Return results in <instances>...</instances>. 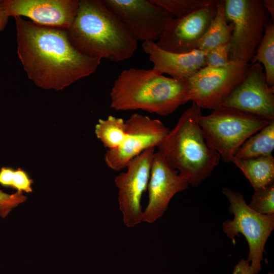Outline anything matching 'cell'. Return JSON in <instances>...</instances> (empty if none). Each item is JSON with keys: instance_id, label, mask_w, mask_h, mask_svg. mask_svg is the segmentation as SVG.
<instances>
[{"instance_id": "cell-1", "label": "cell", "mask_w": 274, "mask_h": 274, "mask_svg": "<svg viewBox=\"0 0 274 274\" xmlns=\"http://www.w3.org/2000/svg\"><path fill=\"white\" fill-rule=\"evenodd\" d=\"M14 18L18 56L38 87L62 90L93 74L100 64L101 59L86 56L72 45L66 29Z\"/></svg>"}, {"instance_id": "cell-2", "label": "cell", "mask_w": 274, "mask_h": 274, "mask_svg": "<svg viewBox=\"0 0 274 274\" xmlns=\"http://www.w3.org/2000/svg\"><path fill=\"white\" fill-rule=\"evenodd\" d=\"M72 45L83 54L120 62L137 48L135 39L102 0H80L76 16L66 29Z\"/></svg>"}, {"instance_id": "cell-3", "label": "cell", "mask_w": 274, "mask_h": 274, "mask_svg": "<svg viewBox=\"0 0 274 274\" xmlns=\"http://www.w3.org/2000/svg\"><path fill=\"white\" fill-rule=\"evenodd\" d=\"M110 98L111 107L116 111L141 110L160 116L170 114L191 100L188 80L133 67L118 76Z\"/></svg>"}, {"instance_id": "cell-4", "label": "cell", "mask_w": 274, "mask_h": 274, "mask_svg": "<svg viewBox=\"0 0 274 274\" xmlns=\"http://www.w3.org/2000/svg\"><path fill=\"white\" fill-rule=\"evenodd\" d=\"M201 116L200 108L192 102L157 147L168 165L192 187L210 176L221 158L206 142L199 124Z\"/></svg>"}, {"instance_id": "cell-5", "label": "cell", "mask_w": 274, "mask_h": 274, "mask_svg": "<svg viewBox=\"0 0 274 274\" xmlns=\"http://www.w3.org/2000/svg\"><path fill=\"white\" fill-rule=\"evenodd\" d=\"M273 120L236 109L220 107L199 124L208 145L216 151L225 163L231 162L243 143Z\"/></svg>"}, {"instance_id": "cell-6", "label": "cell", "mask_w": 274, "mask_h": 274, "mask_svg": "<svg viewBox=\"0 0 274 274\" xmlns=\"http://www.w3.org/2000/svg\"><path fill=\"white\" fill-rule=\"evenodd\" d=\"M222 192L230 203L229 212L232 220L223 222V231L235 244V237L242 234L246 239L249 251L246 259L253 274L261 270V261L266 243L274 229V214L264 215L256 212L246 203L243 195L229 188Z\"/></svg>"}, {"instance_id": "cell-7", "label": "cell", "mask_w": 274, "mask_h": 274, "mask_svg": "<svg viewBox=\"0 0 274 274\" xmlns=\"http://www.w3.org/2000/svg\"><path fill=\"white\" fill-rule=\"evenodd\" d=\"M225 15L234 28L229 60L249 63L259 45L270 15L262 0H225Z\"/></svg>"}, {"instance_id": "cell-8", "label": "cell", "mask_w": 274, "mask_h": 274, "mask_svg": "<svg viewBox=\"0 0 274 274\" xmlns=\"http://www.w3.org/2000/svg\"><path fill=\"white\" fill-rule=\"evenodd\" d=\"M249 63L230 61L219 67L205 66L188 80L191 100L200 109L220 107L243 80Z\"/></svg>"}, {"instance_id": "cell-9", "label": "cell", "mask_w": 274, "mask_h": 274, "mask_svg": "<svg viewBox=\"0 0 274 274\" xmlns=\"http://www.w3.org/2000/svg\"><path fill=\"white\" fill-rule=\"evenodd\" d=\"M155 153L154 148L146 150L131 160L125 168L126 170L115 179L119 208L127 227H133L143 222L141 200L148 188Z\"/></svg>"}, {"instance_id": "cell-10", "label": "cell", "mask_w": 274, "mask_h": 274, "mask_svg": "<svg viewBox=\"0 0 274 274\" xmlns=\"http://www.w3.org/2000/svg\"><path fill=\"white\" fill-rule=\"evenodd\" d=\"M138 41L156 43L174 17L151 0H102Z\"/></svg>"}, {"instance_id": "cell-11", "label": "cell", "mask_w": 274, "mask_h": 274, "mask_svg": "<svg viewBox=\"0 0 274 274\" xmlns=\"http://www.w3.org/2000/svg\"><path fill=\"white\" fill-rule=\"evenodd\" d=\"M125 122V140L118 148L108 150L105 155L107 165L115 171L125 168L131 160L146 150L157 148L170 130L159 120L137 113Z\"/></svg>"}, {"instance_id": "cell-12", "label": "cell", "mask_w": 274, "mask_h": 274, "mask_svg": "<svg viewBox=\"0 0 274 274\" xmlns=\"http://www.w3.org/2000/svg\"><path fill=\"white\" fill-rule=\"evenodd\" d=\"M221 107L274 120V88L267 85L262 64L249 63L243 80Z\"/></svg>"}, {"instance_id": "cell-13", "label": "cell", "mask_w": 274, "mask_h": 274, "mask_svg": "<svg viewBox=\"0 0 274 274\" xmlns=\"http://www.w3.org/2000/svg\"><path fill=\"white\" fill-rule=\"evenodd\" d=\"M187 180L170 167L163 157L155 152L148 185V201L143 211V222L154 223L166 211L172 198L188 187Z\"/></svg>"}, {"instance_id": "cell-14", "label": "cell", "mask_w": 274, "mask_h": 274, "mask_svg": "<svg viewBox=\"0 0 274 274\" xmlns=\"http://www.w3.org/2000/svg\"><path fill=\"white\" fill-rule=\"evenodd\" d=\"M217 4L186 16L174 18L155 44L164 51L176 53L197 49L199 41L216 14Z\"/></svg>"}, {"instance_id": "cell-15", "label": "cell", "mask_w": 274, "mask_h": 274, "mask_svg": "<svg viewBox=\"0 0 274 274\" xmlns=\"http://www.w3.org/2000/svg\"><path fill=\"white\" fill-rule=\"evenodd\" d=\"M9 17H25L40 25L67 29L77 12L78 0H4Z\"/></svg>"}, {"instance_id": "cell-16", "label": "cell", "mask_w": 274, "mask_h": 274, "mask_svg": "<svg viewBox=\"0 0 274 274\" xmlns=\"http://www.w3.org/2000/svg\"><path fill=\"white\" fill-rule=\"evenodd\" d=\"M142 48L153 63L152 70L172 78L188 80L205 67V52L198 49L185 53L164 51L154 42H145Z\"/></svg>"}, {"instance_id": "cell-17", "label": "cell", "mask_w": 274, "mask_h": 274, "mask_svg": "<svg viewBox=\"0 0 274 274\" xmlns=\"http://www.w3.org/2000/svg\"><path fill=\"white\" fill-rule=\"evenodd\" d=\"M231 162L242 172L254 190L274 183L272 155L249 158L234 157Z\"/></svg>"}, {"instance_id": "cell-18", "label": "cell", "mask_w": 274, "mask_h": 274, "mask_svg": "<svg viewBox=\"0 0 274 274\" xmlns=\"http://www.w3.org/2000/svg\"><path fill=\"white\" fill-rule=\"evenodd\" d=\"M225 12L224 1H219L217 11L208 29L199 41L197 49L207 52L221 45L230 43L234 25L228 23Z\"/></svg>"}, {"instance_id": "cell-19", "label": "cell", "mask_w": 274, "mask_h": 274, "mask_svg": "<svg viewBox=\"0 0 274 274\" xmlns=\"http://www.w3.org/2000/svg\"><path fill=\"white\" fill-rule=\"evenodd\" d=\"M274 150V120L250 136L240 147L234 157L254 158L272 155Z\"/></svg>"}, {"instance_id": "cell-20", "label": "cell", "mask_w": 274, "mask_h": 274, "mask_svg": "<svg viewBox=\"0 0 274 274\" xmlns=\"http://www.w3.org/2000/svg\"><path fill=\"white\" fill-rule=\"evenodd\" d=\"M256 62L263 64L267 84L274 88V24L270 19L249 64Z\"/></svg>"}, {"instance_id": "cell-21", "label": "cell", "mask_w": 274, "mask_h": 274, "mask_svg": "<svg viewBox=\"0 0 274 274\" xmlns=\"http://www.w3.org/2000/svg\"><path fill=\"white\" fill-rule=\"evenodd\" d=\"M97 138L108 150L119 147L126 137L125 121L121 118L109 115L106 119H99L95 126Z\"/></svg>"}, {"instance_id": "cell-22", "label": "cell", "mask_w": 274, "mask_h": 274, "mask_svg": "<svg viewBox=\"0 0 274 274\" xmlns=\"http://www.w3.org/2000/svg\"><path fill=\"white\" fill-rule=\"evenodd\" d=\"M174 18L188 15L201 9L215 5L218 0H151Z\"/></svg>"}, {"instance_id": "cell-23", "label": "cell", "mask_w": 274, "mask_h": 274, "mask_svg": "<svg viewBox=\"0 0 274 274\" xmlns=\"http://www.w3.org/2000/svg\"><path fill=\"white\" fill-rule=\"evenodd\" d=\"M33 182L27 174L20 168L14 170L10 167H3L0 169V185L3 187H12L18 192H31Z\"/></svg>"}, {"instance_id": "cell-24", "label": "cell", "mask_w": 274, "mask_h": 274, "mask_svg": "<svg viewBox=\"0 0 274 274\" xmlns=\"http://www.w3.org/2000/svg\"><path fill=\"white\" fill-rule=\"evenodd\" d=\"M254 191L249 207L261 214H274V183Z\"/></svg>"}, {"instance_id": "cell-25", "label": "cell", "mask_w": 274, "mask_h": 274, "mask_svg": "<svg viewBox=\"0 0 274 274\" xmlns=\"http://www.w3.org/2000/svg\"><path fill=\"white\" fill-rule=\"evenodd\" d=\"M230 43L223 44L205 52L206 66L219 67L227 64L229 60Z\"/></svg>"}, {"instance_id": "cell-26", "label": "cell", "mask_w": 274, "mask_h": 274, "mask_svg": "<svg viewBox=\"0 0 274 274\" xmlns=\"http://www.w3.org/2000/svg\"><path fill=\"white\" fill-rule=\"evenodd\" d=\"M26 199L27 197L21 192L17 191L9 194L0 190V216L5 218L13 208L24 202Z\"/></svg>"}, {"instance_id": "cell-27", "label": "cell", "mask_w": 274, "mask_h": 274, "mask_svg": "<svg viewBox=\"0 0 274 274\" xmlns=\"http://www.w3.org/2000/svg\"><path fill=\"white\" fill-rule=\"evenodd\" d=\"M232 274H253L250 263L247 260L241 259L235 265Z\"/></svg>"}, {"instance_id": "cell-28", "label": "cell", "mask_w": 274, "mask_h": 274, "mask_svg": "<svg viewBox=\"0 0 274 274\" xmlns=\"http://www.w3.org/2000/svg\"><path fill=\"white\" fill-rule=\"evenodd\" d=\"M9 17L6 11L4 0H0V31L6 27Z\"/></svg>"}, {"instance_id": "cell-29", "label": "cell", "mask_w": 274, "mask_h": 274, "mask_svg": "<svg viewBox=\"0 0 274 274\" xmlns=\"http://www.w3.org/2000/svg\"><path fill=\"white\" fill-rule=\"evenodd\" d=\"M264 6L270 15L272 22H274V1L264 0Z\"/></svg>"}]
</instances>
